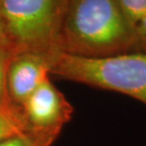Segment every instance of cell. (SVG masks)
<instances>
[{"label":"cell","instance_id":"obj_5","mask_svg":"<svg viewBox=\"0 0 146 146\" xmlns=\"http://www.w3.org/2000/svg\"><path fill=\"white\" fill-rule=\"evenodd\" d=\"M49 73L45 53H22L13 56L7 64L9 97L16 109L20 108ZM21 113V111H20Z\"/></svg>","mask_w":146,"mask_h":146},{"label":"cell","instance_id":"obj_10","mask_svg":"<svg viewBox=\"0 0 146 146\" xmlns=\"http://www.w3.org/2000/svg\"><path fill=\"white\" fill-rule=\"evenodd\" d=\"M138 53L146 54V17L136 27Z\"/></svg>","mask_w":146,"mask_h":146},{"label":"cell","instance_id":"obj_6","mask_svg":"<svg viewBox=\"0 0 146 146\" xmlns=\"http://www.w3.org/2000/svg\"><path fill=\"white\" fill-rule=\"evenodd\" d=\"M9 59L0 53V107L11 115L23 119V117L18 109L11 104L9 97L7 88V64Z\"/></svg>","mask_w":146,"mask_h":146},{"label":"cell","instance_id":"obj_1","mask_svg":"<svg viewBox=\"0 0 146 146\" xmlns=\"http://www.w3.org/2000/svg\"><path fill=\"white\" fill-rule=\"evenodd\" d=\"M55 50L84 58L138 53L136 27L125 18L118 0H71Z\"/></svg>","mask_w":146,"mask_h":146},{"label":"cell","instance_id":"obj_9","mask_svg":"<svg viewBox=\"0 0 146 146\" xmlns=\"http://www.w3.org/2000/svg\"><path fill=\"white\" fill-rule=\"evenodd\" d=\"M22 134H30L26 128L17 122L9 119L4 117H0V142L11 137L22 135Z\"/></svg>","mask_w":146,"mask_h":146},{"label":"cell","instance_id":"obj_2","mask_svg":"<svg viewBox=\"0 0 146 146\" xmlns=\"http://www.w3.org/2000/svg\"><path fill=\"white\" fill-rule=\"evenodd\" d=\"M45 55L49 73L65 80L129 96L146 106V54L84 58L51 50Z\"/></svg>","mask_w":146,"mask_h":146},{"label":"cell","instance_id":"obj_3","mask_svg":"<svg viewBox=\"0 0 146 146\" xmlns=\"http://www.w3.org/2000/svg\"><path fill=\"white\" fill-rule=\"evenodd\" d=\"M68 0H0V37L10 59L56 49Z\"/></svg>","mask_w":146,"mask_h":146},{"label":"cell","instance_id":"obj_12","mask_svg":"<svg viewBox=\"0 0 146 146\" xmlns=\"http://www.w3.org/2000/svg\"><path fill=\"white\" fill-rule=\"evenodd\" d=\"M0 53L3 54L4 56H6V57L8 58V59H10V57H9L7 51H6V48H5V46H4V44H3V42H2L1 37H0Z\"/></svg>","mask_w":146,"mask_h":146},{"label":"cell","instance_id":"obj_11","mask_svg":"<svg viewBox=\"0 0 146 146\" xmlns=\"http://www.w3.org/2000/svg\"><path fill=\"white\" fill-rule=\"evenodd\" d=\"M0 117H4V118H7L9 119H11V121L17 122V123H19L20 125H22V126H24L26 128V125L24 123V121H23V119L17 118V117L13 116V115H11V114L7 112V111L4 110L3 108H1V107H0ZM26 130H27V128H26Z\"/></svg>","mask_w":146,"mask_h":146},{"label":"cell","instance_id":"obj_8","mask_svg":"<svg viewBox=\"0 0 146 146\" xmlns=\"http://www.w3.org/2000/svg\"><path fill=\"white\" fill-rule=\"evenodd\" d=\"M56 137H36L31 134H22L9 138L0 142V146H49Z\"/></svg>","mask_w":146,"mask_h":146},{"label":"cell","instance_id":"obj_4","mask_svg":"<svg viewBox=\"0 0 146 146\" xmlns=\"http://www.w3.org/2000/svg\"><path fill=\"white\" fill-rule=\"evenodd\" d=\"M28 132L33 136L57 137L70 121L73 107L49 79H46L20 108Z\"/></svg>","mask_w":146,"mask_h":146},{"label":"cell","instance_id":"obj_7","mask_svg":"<svg viewBox=\"0 0 146 146\" xmlns=\"http://www.w3.org/2000/svg\"><path fill=\"white\" fill-rule=\"evenodd\" d=\"M125 18L137 27L146 17V0H118Z\"/></svg>","mask_w":146,"mask_h":146}]
</instances>
